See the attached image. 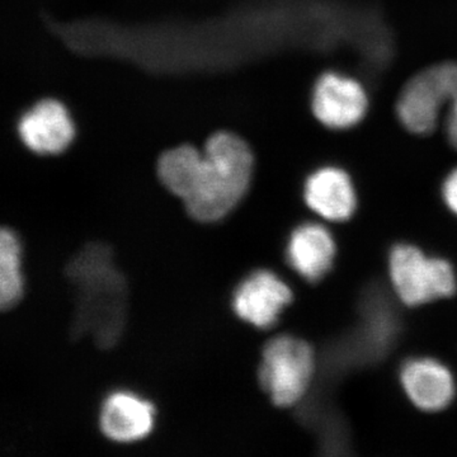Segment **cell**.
<instances>
[{"instance_id":"cell-1","label":"cell","mask_w":457,"mask_h":457,"mask_svg":"<svg viewBox=\"0 0 457 457\" xmlns=\"http://www.w3.org/2000/svg\"><path fill=\"white\" fill-rule=\"evenodd\" d=\"M66 278L77 295L74 336L92 335L99 347H113L125 327L126 282L114 267L111 249L86 246L69 263Z\"/></svg>"},{"instance_id":"cell-2","label":"cell","mask_w":457,"mask_h":457,"mask_svg":"<svg viewBox=\"0 0 457 457\" xmlns=\"http://www.w3.org/2000/svg\"><path fill=\"white\" fill-rule=\"evenodd\" d=\"M253 173V155L245 141L230 132L207 140L201 154L186 209L195 220H221L240 203Z\"/></svg>"},{"instance_id":"cell-3","label":"cell","mask_w":457,"mask_h":457,"mask_svg":"<svg viewBox=\"0 0 457 457\" xmlns=\"http://www.w3.org/2000/svg\"><path fill=\"white\" fill-rule=\"evenodd\" d=\"M447 107V135L457 149V64L445 62L409 80L398 101L400 121L418 135L431 134Z\"/></svg>"},{"instance_id":"cell-4","label":"cell","mask_w":457,"mask_h":457,"mask_svg":"<svg viewBox=\"0 0 457 457\" xmlns=\"http://www.w3.org/2000/svg\"><path fill=\"white\" fill-rule=\"evenodd\" d=\"M314 374V351L303 339L279 336L264 347L258 378L278 407L297 404L308 393Z\"/></svg>"},{"instance_id":"cell-5","label":"cell","mask_w":457,"mask_h":457,"mask_svg":"<svg viewBox=\"0 0 457 457\" xmlns=\"http://www.w3.org/2000/svg\"><path fill=\"white\" fill-rule=\"evenodd\" d=\"M389 278L394 293L408 306L453 296L457 287L455 270L450 262L431 257L405 243L390 252Z\"/></svg>"},{"instance_id":"cell-6","label":"cell","mask_w":457,"mask_h":457,"mask_svg":"<svg viewBox=\"0 0 457 457\" xmlns=\"http://www.w3.org/2000/svg\"><path fill=\"white\" fill-rule=\"evenodd\" d=\"M293 302V291L276 273L255 270L243 279L233 295L237 317L260 329L278 323L286 306Z\"/></svg>"},{"instance_id":"cell-7","label":"cell","mask_w":457,"mask_h":457,"mask_svg":"<svg viewBox=\"0 0 457 457\" xmlns=\"http://www.w3.org/2000/svg\"><path fill=\"white\" fill-rule=\"evenodd\" d=\"M368 108L365 90L356 80L335 73L318 80L312 110L319 121L330 129H348L363 119Z\"/></svg>"},{"instance_id":"cell-8","label":"cell","mask_w":457,"mask_h":457,"mask_svg":"<svg viewBox=\"0 0 457 457\" xmlns=\"http://www.w3.org/2000/svg\"><path fill=\"white\" fill-rule=\"evenodd\" d=\"M400 384L408 399L425 411H440L455 398L453 372L431 357L408 360L400 369Z\"/></svg>"},{"instance_id":"cell-9","label":"cell","mask_w":457,"mask_h":457,"mask_svg":"<svg viewBox=\"0 0 457 457\" xmlns=\"http://www.w3.org/2000/svg\"><path fill=\"white\" fill-rule=\"evenodd\" d=\"M154 423V405L129 392L108 395L99 414L101 431L111 441L119 444L143 440L152 433Z\"/></svg>"},{"instance_id":"cell-10","label":"cell","mask_w":457,"mask_h":457,"mask_svg":"<svg viewBox=\"0 0 457 457\" xmlns=\"http://www.w3.org/2000/svg\"><path fill=\"white\" fill-rule=\"evenodd\" d=\"M337 255L335 237L326 227L315 222L299 225L287 240L286 260L291 269L309 282L326 278Z\"/></svg>"},{"instance_id":"cell-11","label":"cell","mask_w":457,"mask_h":457,"mask_svg":"<svg viewBox=\"0 0 457 457\" xmlns=\"http://www.w3.org/2000/svg\"><path fill=\"white\" fill-rule=\"evenodd\" d=\"M306 204L324 220L343 222L356 212L357 197L353 183L338 168H321L309 177L303 191Z\"/></svg>"},{"instance_id":"cell-12","label":"cell","mask_w":457,"mask_h":457,"mask_svg":"<svg viewBox=\"0 0 457 457\" xmlns=\"http://www.w3.org/2000/svg\"><path fill=\"white\" fill-rule=\"evenodd\" d=\"M23 143L40 154L62 152L74 137L68 111L56 101H44L27 112L20 123Z\"/></svg>"},{"instance_id":"cell-13","label":"cell","mask_w":457,"mask_h":457,"mask_svg":"<svg viewBox=\"0 0 457 457\" xmlns=\"http://www.w3.org/2000/svg\"><path fill=\"white\" fill-rule=\"evenodd\" d=\"M20 240L11 228L0 233V306L9 311L20 303L23 295V278L21 270Z\"/></svg>"},{"instance_id":"cell-14","label":"cell","mask_w":457,"mask_h":457,"mask_svg":"<svg viewBox=\"0 0 457 457\" xmlns=\"http://www.w3.org/2000/svg\"><path fill=\"white\" fill-rule=\"evenodd\" d=\"M201 153L189 145H183L164 153L159 159L158 174L168 191L185 201L191 191L195 170Z\"/></svg>"},{"instance_id":"cell-15","label":"cell","mask_w":457,"mask_h":457,"mask_svg":"<svg viewBox=\"0 0 457 457\" xmlns=\"http://www.w3.org/2000/svg\"><path fill=\"white\" fill-rule=\"evenodd\" d=\"M442 195H444L445 204L449 206L451 212L457 215V168L451 171L449 177L445 180Z\"/></svg>"}]
</instances>
